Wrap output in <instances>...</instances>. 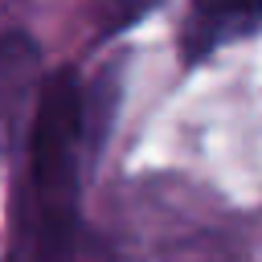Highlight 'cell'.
<instances>
[{"instance_id": "obj_3", "label": "cell", "mask_w": 262, "mask_h": 262, "mask_svg": "<svg viewBox=\"0 0 262 262\" xmlns=\"http://www.w3.org/2000/svg\"><path fill=\"white\" fill-rule=\"evenodd\" d=\"M258 25H262V4H196L180 29V53L192 66L217 53L221 45L250 37Z\"/></svg>"}, {"instance_id": "obj_1", "label": "cell", "mask_w": 262, "mask_h": 262, "mask_svg": "<svg viewBox=\"0 0 262 262\" xmlns=\"http://www.w3.org/2000/svg\"><path fill=\"white\" fill-rule=\"evenodd\" d=\"M29 131L33 250L37 262H66L78 237V184L86 156V90L74 70H57L41 82Z\"/></svg>"}, {"instance_id": "obj_2", "label": "cell", "mask_w": 262, "mask_h": 262, "mask_svg": "<svg viewBox=\"0 0 262 262\" xmlns=\"http://www.w3.org/2000/svg\"><path fill=\"white\" fill-rule=\"evenodd\" d=\"M41 94V45L25 29L0 33V176Z\"/></svg>"}]
</instances>
